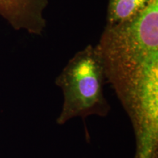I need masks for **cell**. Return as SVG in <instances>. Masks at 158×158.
<instances>
[{
  "mask_svg": "<svg viewBox=\"0 0 158 158\" xmlns=\"http://www.w3.org/2000/svg\"><path fill=\"white\" fill-rule=\"evenodd\" d=\"M48 0H0V17L13 29L41 35L46 27Z\"/></svg>",
  "mask_w": 158,
  "mask_h": 158,
  "instance_id": "3",
  "label": "cell"
},
{
  "mask_svg": "<svg viewBox=\"0 0 158 158\" xmlns=\"http://www.w3.org/2000/svg\"><path fill=\"white\" fill-rule=\"evenodd\" d=\"M97 45L107 81L122 100L157 104L158 0L128 22L106 24Z\"/></svg>",
  "mask_w": 158,
  "mask_h": 158,
  "instance_id": "1",
  "label": "cell"
},
{
  "mask_svg": "<svg viewBox=\"0 0 158 158\" xmlns=\"http://www.w3.org/2000/svg\"><path fill=\"white\" fill-rule=\"evenodd\" d=\"M106 69L98 45H88L71 58L55 84L62 89L64 101L56 124L92 115L105 117L110 110L104 94Z\"/></svg>",
  "mask_w": 158,
  "mask_h": 158,
  "instance_id": "2",
  "label": "cell"
},
{
  "mask_svg": "<svg viewBox=\"0 0 158 158\" xmlns=\"http://www.w3.org/2000/svg\"><path fill=\"white\" fill-rule=\"evenodd\" d=\"M152 0H108L106 24L128 22L141 14Z\"/></svg>",
  "mask_w": 158,
  "mask_h": 158,
  "instance_id": "4",
  "label": "cell"
}]
</instances>
